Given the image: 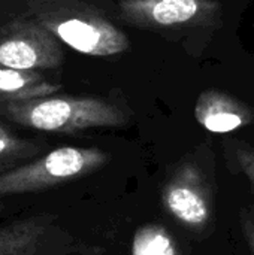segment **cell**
Instances as JSON below:
<instances>
[{
  "instance_id": "6",
  "label": "cell",
  "mask_w": 254,
  "mask_h": 255,
  "mask_svg": "<svg viewBox=\"0 0 254 255\" xmlns=\"http://www.w3.org/2000/svg\"><path fill=\"white\" fill-rule=\"evenodd\" d=\"M165 209L178 223L202 230L213 215L211 193L204 172L195 163H183L171 175L162 191Z\"/></svg>"
},
{
  "instance_id": "3",
  "label": "cell",
  "mask_w": 254,
  "mask_h": 255,
  "mask_svg": "<svg viewBox=\"0 0 254 255\" xmlns=\"http://www.w3.org/2000/svg\"><path fill=\"white\" fill-rule=\"evenodd\" d=\"M108 161L109 155L96 146H61L34 161L0 173V196L54 188L94 173Z\"/></svg>"
},
{
  "instance_id": "9",
  "label": "cell",
  "mask_w": 254,
  "mask_h": 255,
  "mask_svg": "<svg viewBox=\"0 0 254 255\" xmlns=\"http://www.w3.org/2000/svg\"><path fill=\"white\" fill-rule=\"evenodd\" d=\"M43 232V224L36 218L0 230V255H33Z\"/></svg>"
},
{
  "instance_id": "11",
  "label": "cell",
  "mask_w": 254,
  "mask_h": 255,
  "mask_svg": "<svg viewBox=\"0 0 254 255\" xmlns=\"http://www.w3.org/2000/svg\"><path fill=\"white\" fill-rule=\"evenodd\" d=\"M39 151L37 145L16 137L0 126V172L9 170L18 160L30 157Z\"/></svg>"
},
{
  "instance_id": "13",
  "label": "cell",
  "mask_w": 254,
  "mask_h": 255,
  "mask_svg": "<svg viewBox=\"0 0 254 255\" xmlns=\"http://www.w3.org/2000/svg\"><path fill=\"white\" fill-rule=\"evenodd\" d=\"M241 229H243V235L247 242V247L252 255H254V214L244 212L241 215Z\"/></svg>"
},
{
  "instance_id": "7",
  "label": "cell",
  "mask_w": 254,
  "mask_h": 255,
  "mask_svg": "<svg viewBox=\"0 0 254 255\" xmlns=\"http://www.w3.org/2000/svg\"><path fill=\"white\" fill-rule=\"evenodd\" d=\"M196 121L211 133H231L254 121V111L220 90H205L195 105Z\"/></svg>"
},
{
  "instance_id": "1",
  "label": "cell",
  "mask_w": 254,
  "mask_h": 255,
  "mask_svg": "<svg viewBox=\"0 0 254 255\" xmlns=\"http://www.w3.org/2000/svg\"><path fill=\"white\" fill-rule=\"evenodd\" d=\"M10 121L52 133H76L96 127H121L129 115L118 103L100 97H37L0 105Z\"/></svg>"
},
{
  "instance_id": "5",
  "label": "cell",
  "mask_w": 254,
  "mask_h": 255,
  "mask_svg": "<svg viewBox=\"0 0 254 255\" xmlns=\"http://www.w3.org/2000/svg\"><path fill=\"white\" fill-rule=\"evenodd\" d=\"M63 61L60 40L39 21H21L0 28V67L37 72Z\"/></svg>"
},
{
  "instance_id": "8",
  "label": "cell",
  "mask_w": 254,
  "mask_h": 255,
  "mask_svg": "<svg viewBox=\"0 0 254 255\" xmlns=\"http://www.w3.org/2000/svg\"><path fill=\"white\" fill-rule=\"evenodd\" d=\"M60 90L39 72H24L0 67V105L15 100L46 97Z\"/></svg>"
},
{
  "instance_id": "10",
  "label": "cell",
  "mask_w": 254,
  "mask_h": 255,
  "mask_svg": "<svg viewBox=\"0 0 254 255\" xmlns=\"http://www.w3.org/2000/svg\"><path fill=\"white\" fill-rule=\"evenodd\" d=\"M132 255H181L172 235L159 224L136 230L132 241Z\"/></svg>"
},
{
  "instance_id": "2",
  "label": "cell",
  "mask_w": 254,
  "mask_h": 255,
  "mask_svg": "<svg viewBox=\"0 0 254 255\" xmlns=\"http://www.w3.org/2000/svg\"><path fill=\"white\" fill-rule=\"evenodd\" d=\"M37 21L85 55L112 57L130 48L126 33L99 7L82 0H48L39 7Z\"/></svg>"
},
{
  "instance_id": "4",
  "label": "cell",
  "mask_w": 254,
  "mask_h": 255,
  "mask_svg": "<svg viewBox=\"0 0 254 255\" xmlns=\"http://www.w3.org/2000/svg\"><path fill=\"white\" fill-rule=\"evenodd\" d=\"M118 13L139 28L181 30L216 22L220 4L216 0H120Z\"/></svg>"
},
{
  "instance_id": "12",
  "label": "cell",
  "mask_w": 254,
  "mask_h": 255,
  "mask_svg": "<svg viewBox=\"0 0 254 255\" xmlns=\"http://www.w3.org/2000/svg\"><path fill=\"white\" fill-rule=\"evenodd\" d=\"M234 152L241 172L249 179L252 188L254 190V148L247 143H237Z\"/></svg>"
}]
</instances>
